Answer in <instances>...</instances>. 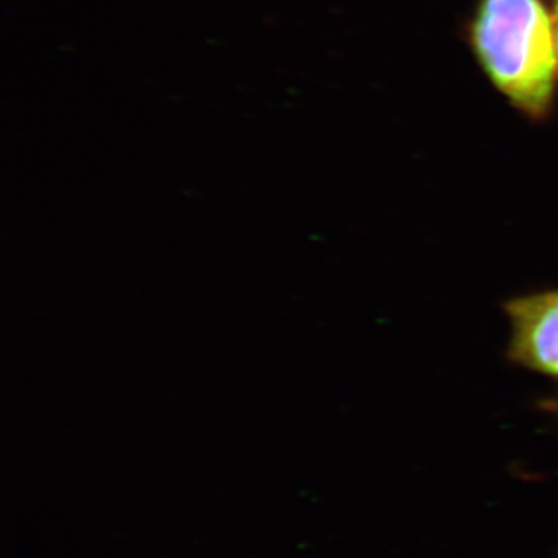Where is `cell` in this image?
Here are the masks:
<instances>
[{"instance_id": "cell-1", "label": "cell", "mask_w": 558, "mask_h": 558, "mask_svg": "<svg viewBox=\"0 0 558 558\" xmlns=\"http://www.w3.org/2000/svg\"><path fill=\"white\" fill-rule=\"evenodd\" d=\"M469 40L484 75L513 109L535 123L553 116L558 49L545 0H478Z\"/></svg>"}, {"instance_id": "cell-2", "label": "cell", "mask_w": 558, "mask_h": 558, "mask_svg": "<svg viewBox=\"0 0 558 558\" xmlns=\"http://www.w3.org/2000/svg\"><path fill=\"white\" fill-rule=\"evenodd\" d=\"M505 312L510 362L558 380V289L509 300Z\"/></svg>"}, {"instance_id": "cell-3", "label": "cell", "mask_w": 558, "mask_h": 558, "mask_svg": "<svg viewBox=\"0 0 558 558\" xmlns=\"http://www.w3.org/2000/svg\"><path fill=\"white\" fill-rule=\"evenodd\" d=\"M545 410H548L549 413L556 414L558 417V398L546 400Z\"/></svg>"}, {"instance_id": "cell-4", "label": "cell", "mask_w": 558, "mask_h": 558, "mask_svg": "<svg viewBox=\"0 0 558 558\" xmlns=\"http://www.w3.org/2000/svg\"><path fill=\"white\" fill-rule=\"evenodd\" d=\"M553 16H554V25H556V38H557V49H558V0H553Z\"/></svg>"}]
</instances>
